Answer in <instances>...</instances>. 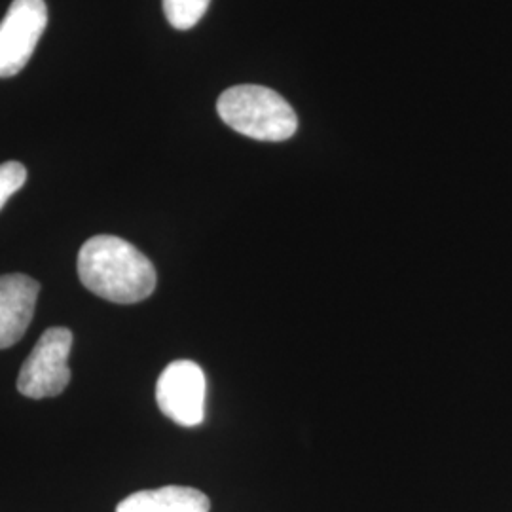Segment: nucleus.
<instances>
[{"label":"nucleus","instance_id":"f257e3e1","mask_svg":"<svg viewBox=\"0 0 512 512\" xmlns=\"http://www.w3.org/2000/svg\"><path fill=\"white\" fill-rule=\"evenodd\" d=\"M76 266L82 285L114 304L143 302L156 289V270L148 256L116 236L88 239Z\"/></svg>","mask_w":512,"mask_h":512},{"label":"nucleus","instance_id":"f03ea898","mask_svg":"<svg viewBox=\"0 0 512 512\" xmlns=\"http://www.w3.org/2000/svg\"><path fill=\"white\" fill-rule=\"evenodd\" d=\"M217 110L226 126L241 135L281 143L291 139L298 129L293 107L279 93L264 86H234L222 93Z\"/></svg>","mask_w":512,"mask_h":512},{"label":"nucleus","instance_id":"7ed1b4c3","mask_svg":"<svg viewBox=\"0 0 512 512\" xmlns=\"http://www.w3.org/2000/svg\"><path fill=\"white\" fill-rule=\"evenodd\" d=\"M73 332L52 327L38 338L37 346L25 359L18 376V391L29 399H48L61 395L71 382L69 355Z\"/></svg>","mask_w":512,"mask_h":512},{"label":"nucleus","instance_id":"20e7f679","mask_svg":"<svg viewBox=\"0 0 512 512\" xmlns=\"http://www.w3.org/2000/svg\"><path fill=\"white\" fill-rule=\"evenodd\" d=\"M48 25L44 0H14L0 21V78H10L29 63Z\"/></svg>","mask_w":512,"mask_h":512},{"label":"nucleus","instance_id":"39448f33","mask_svg":"<svg viewBox=\"0 0 512 512\" xmlns=\"http://www.w3.org/2000/svg\"><path fill=\"white\" fill-rule=\"evenodd\" d=\"M207 380L194 361H173L156 384V403L165 418L183 427H196L205 418Z\"/></svg>","mask_w":512,"mask_h":512},{"label":"nucleus","instance_id":"423d86ee","mask_svg":"<svg viewBox=\"0 0 512 512\" xmlns=\"http://www.w3.org/2000/svg\"><path fill=\"white\" fill-rule=\"evenodd\" d=\"M40 285L23 274L0 275V349L12 348L29 329Z\"/></svg>","mask_w":512,"mask_h":512},{"label":"nucleus","instance_id":"0eeeda50","mask_svg":"<svg viewBox=\"0 0 512 512\" xmlns=\"http://www.w3.org/2000/svg\"><path fill=\"white\" fill-rule=\"evenodd\" d=\"M209 497L188 486H164L143 490L118 503L116 512H209Z\"/></svg>","mask_w":512,"mask_h":512},{"label":"nucleus","instance_id":"6e6552de","mask_svg":"<svg viewBox=\"0 0 512 512\" xmlns=\"http://www.w3.org/2000/svg\"><path fill=\"white\" fill-rule=\"evenodd\" d=\"M211 0H164V14L169 25L179 31H188L200 23Z\"/></svg>","mask_w":512,"mask_h":512},{"label":"nucleus","instance_id":"1a4fd4ad","mask_svg":"<svg viewBox=\"0 0 512 512\" xmlns=\"http://www.w3.org/2000/svg\"><path fill=\"white\" fill-rule=\"evenodd\" d=\"M27 181V169L19 162L0 164V209Z\"/></svg>","mask_w":512,"mask_h":512}]
</instances>
